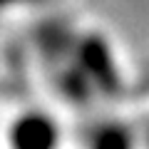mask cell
Wrapping results in <instances>:
<instances>
[{
	"mask_svg": "<svg viewBox=\"0 0 149 149\" xmlns=\"http://www.w3.org/2000/svg\"><path fill=\"white\" fill-rule=\"evenodd\" d=\"M62 129L42 107H20L8 122V149H60Z\"/></svg>",
	"mask_w": 149,
	"mask_h": 149,
	"instance_id": "obj_1",
	"label": "cell"
},
{
	"mask_svg": "<svg viewBox=\"0 0 149 149\" xmlns=\"http://www.w3.org/2000/svg\"><path fill=\"white\" fill-rule=\"evenodd\" d=\"M13 3H20V5H35V3H45V0H5V8H10Z\"/></svg>",
	"mask_w": 149,
	"mask_h": 149,
	"instance_id": "obj_3",
	"label": "cell"
},
{
	"mask_svg": "<svg viewBox=\"0 0 149 149\" xmlns=\"http://www.w3.org/2000/svg\"><path fill=\"white\" fill-rule=\"evenodd\" d=\"M90 149H134L132 134L122 124H104L97 127L90 139Z\"/></svg>",
	"mask_w": 149,
	"mask_h": 149,
	"instance_id": "obj_2",
	"label": "cell"
}]
</instances>
